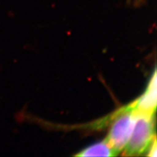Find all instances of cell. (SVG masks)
I'll list each match as a JSON object with an SVG mask.
<instances>
[{
    "instance_id": "obj_1",
    "label": "cell",
    "mask_w": 157,
    "mask_h": 157,
    "mask_svg": "<svg viewBox=\"0 0 157 157\" xmlns=\"http://www.w3.org/2000/svg\"><path fill=\"white\" fill-rule=\"evenodd\" d=\"M156 140V113L136 111L132 132L121 155L136 156L146 154Z\"/></svg>"
},
{
    "instance_id": "obj_2",
    "label": "cell",
    "mask_w": 157,
    "mask_h": 157,
    "mask_svg": "<svg viewBox=\"0 0 157 157\" xmlns=\"http://www.w3.org/2000/svg\"><path fill=\"white\" fill-rule=\"evenodd\" d=\"M134 103L121 107L110 114L106 140L119 154L130 137L135 119Z\"/></svg>"
},
{
    "instance_id": "obj_3",
    "label": "cell",
    "mask_w": 157,
    "mask_h": 157,
    "mask_svg": "<svg viewBox=\"0 0 157 157\" xmlns=\"http://www.w3.org/2000/svg\"><path fill=\"white\" fill-rule=\"evenodd\" d=\"M156 71L154 69L145 91L133 101L135 111L140 113H156Z\"/></svg>"
},
{
    "instance_id": "obj_4",
    "label": "cell",
    "mask_w": 157,
    "mask_h": 157,
    "mask_svg": "<svg viewBox=\"0 0 157 157\" xmlns=\"http://www.w3.org/2000/svg\"><path fill=\"white\" fill-rule=\"evenodd\" d=\"M118 152L110 145L106 139L90 145L79 151L76 156H114L118 155Z\"/></svg>"
},
{
    "instance_id": "obj_5",
    "label": "cell",
    "mask_w": 157,
    "mask_h": 157,
    "mask_svg": "<svg viewBox=\"0 0 157 157\" xmlns=\"http://www.w3.org/2000/svg\"><path fill=\"white\" fill-rule=\"evenodd\" d=\"M156 140L152 143L151 146H150V148H148V151L146 153V156H151V157H156Z\"/></svg>"
},
{
    "instance_id": "obj_6",
    "label": "cell",
    "mask_w": 157,
    "mask_h": 157,
    "mask_svg": "<svg viewBox=\"0 0 157 157\" xmlns=\"http://www.w3.org/2000/svg\"><path fill=\"white\" fill-rule=\"evenodd\" d=\"M127 4L129 6H132L134 7H139L145 4V0H127Z\"/></svg>"
}]
</instances>
